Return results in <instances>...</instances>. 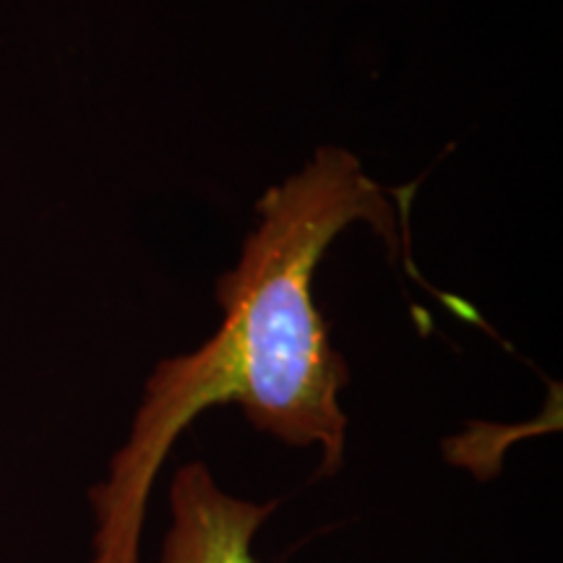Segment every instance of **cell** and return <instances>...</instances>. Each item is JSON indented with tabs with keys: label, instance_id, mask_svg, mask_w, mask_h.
Returning <instances> with one entry per match:
<instances>
[{
	"label": "cell",
	"instance_id": "cell-2",
	"mask_svg": "<svg viewBox=\"0 0 563 563\" xmlns=\"http://www.w3.org/2000/svg\"><path fill=\"white\" fill-rule=\"evenodd\" d=\"M279 498L253 501L220 485L207 462H186L167 488V525L159 563H264L253 553Z\"/></svg>",
	"mask_w": 563,
	"mask_h": 563
},
{
	"label": "cell",
	"instance_id": "cell-1",
	"mask_svg": "<svg viewBox=\"0 0 563 563\" xmlns=\"http://www.w3.org/2000/svg\"><path fill=\"white\" fill-rule=\"evenodd\" d=\"M256 211L241 258L217 279L220 329L201 347L154 365L129 439L91 485L87 563H144L154 483L183 431L217 405H238L258 433L287 446L316 449L319 481L344 467L350 368L316 308L313 272L352 224H371L394 251V207L355 154L319 146Z\"/></svg>",
	"mask_w": 563,
	"mask_h": 563
}]
</instances>
